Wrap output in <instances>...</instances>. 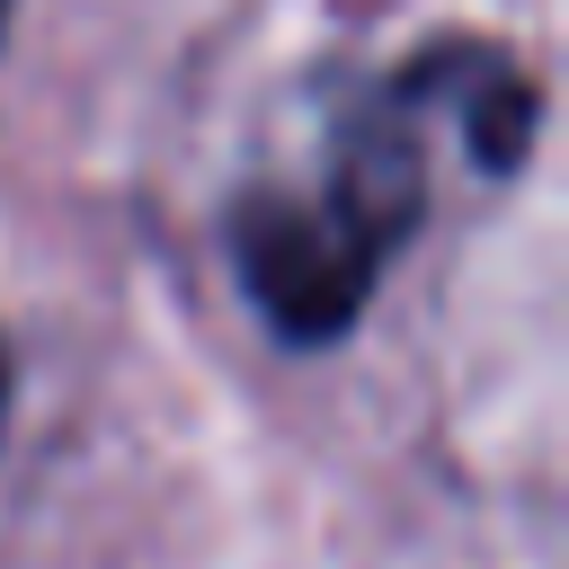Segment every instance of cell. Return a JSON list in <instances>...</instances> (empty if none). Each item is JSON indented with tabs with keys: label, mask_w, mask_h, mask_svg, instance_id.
<instances>
[{
	"label": "cell",
	"mask_w": 569,
	"mask_h": 569,
	"mask_svg": "<svg viewBox=\"0 0 569 569\" xmlns=\"http://www.w3.org/2000/svg\"><path fill=\"white\" fill-rule=\"evenodd\" d=\"M409 204H418V160H409V116L391 98L365 133H347V151L320 187L249 196L231 249H240L258 311L284 338H338L365 311L382 249L409 231Z\"/></svg>",
	"instance_id": "obj_1"
}]
</instances>
